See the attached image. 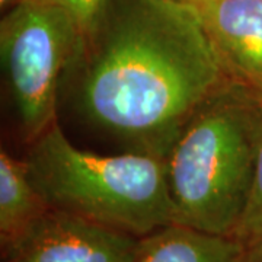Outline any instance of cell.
<instances>
[{
    "mask_svg": "<svg viewBox=\"0 0 262 262\" xmlns=\"http://www.w3.org/2000/svg\"><path fill=\"white\" fill-rule=\"evenodd\" d=\"M229 80L201 9L178 0H114L61 83L88 128L122 151L165 159Z\"/></svg>",
    "mask_w": 262,
    "mask_h": 262,
    "instance_id": "cell-1",
    "label": "cell"
},
{
    "mask_svg": "<svg viewBox=\"0 0 262 262\" xmlns=\"http://www.w3.org/2000/svg\"><path fill=\"white\" fill-rule=\"evenodd\" d=\"M262 98L226 82L187 122L165 158L175 225L233 237L251 195Z\"/></svg>",
    "mask_w": 262,
    "mask_h": 262,
    "instance_id": "cell-2",
    "label": "cell"
},
{
    "mask_svg": "<svg viewBox=\"0 0 262 262\" xmlns=\"http://www.w3.org/2000/svg\"><path fill=\"white\" fill-rule=\"evenodd\" d=\"M24 160L31 182L51 208L137 237L175 225L162 158L80 149L56 121L29 143Z\"/></svg>",
    "mask_w": 262,
    "mask_h": 262,
    "instance_id": "cell-3",
    "label": "cell"
},
{
    "mask_svg": "<svg viewBox=\"0 0 262 262\" xmlns=\"http://www.w3.org/2000/svg\"><path fill=\"white\" fill-rule=\"evenodd\" d=\"M84 35L54 0H19L0 22V61L20 136L34 141L57 121L63 76Z\"/></svg>",
    "mask_w": 262,
    "mask_h": 262,
    "instance_id": "cell-4",
    "label": "cell"
},
{
    "mask_svg": "<svg viewBox=\"0 0 262 262\" xmlns=\"http://www.w3.org/2000/svg\"><path fill=\"white\" fill-rule=\"evenodd\" d=\"M141 237L50 208L2 249V262H136Z\"/></svg>",
    "mask_w": 262,
    "mask_h": 262,
    "instance_id": "cell-5",
    "label": "cell"
},
{
    "mask_svg": "<svg viewBox=\"0 0 262 262\" xmlns=\"http://www.w3.org/2000/svg\"><path fill=\"white\" fill-rule=\"evenodd\" d=\"M201 12L227 76L262 98V0H215Z\"/></svg>",
    "mask_w": 262,
    "mask_h": 262,
    "instance_id": "cell-6",
    "label": "cell"
},
{
    "mask_svg": "<svg viewBox=\"0 0 262 262\" xmlns=\"http://www.w3.org/2000/svg\"><path fill=\"white\" fill-rule=\"evenodd\" d=\"M242 248L233 237L169 225L141 237L136 262H236Z\"/></svg>",
    "mask_w": 262,
    "mask_h": 262,
    "instance_id": "cell-7",
    "label": "cell"
},
{
    "mask_svg": "<svg viewBox=\"0 0 262 262\" xmlns=\"http://www.w3.org/2000/svg\"><path fill=\"white\" fill-rule=\"evenodd\" d=\"M51 207L31 182L24 159L0 151V248L18 241Z\"/></svg>",
    "mask_w": 262,
    "mask_h": 262,
    "instance_id": "cell-8",
    "label": "cell"
},
{
    "mask_svg": "<svg viewBox=\"0 0 262 262\" xmlns=\"http://www.w3.org/2000/svg\"><path fill=\"white\" fill-rule=\"evenodd\" d=\"M262 236V128L255 162L252 188L244 217L234 232L233 239L242 246L252 244Z\"/></svg>",
    "mask_w": 262,
    "mask_h": 262,
    "instance_id": "cell-9",
    "label": "cell"
},
{
    "mask_svg": "<svg viewBox=\"0 0 262 262\" xmlns=\"http://www.w3.org/2000/svg\"><path fill=\"white\" fill-rule=\"evenodd\" d=\"M76 20L84 37H89L102 22L114 0H54Z\"/></svg>",
    "mask_w": 262,
    "mask_h": 262,
    "instance_id": "cell-10",
    "label": "cell"
},
{
    "mask_svg": "<svg viewBox=\"0 0 262 262\" xmlns=\"http://www.w3.org/2000/svg\"><path fill=\"white\" fill-rule=\"evenodd\" d=\"M236 262H262V236L244 246Z\"/></svg>",
    "mask_w": 262,
    "mask_h": 262,
    "instance_id": "cell-11",
    "label": "cell"
},
{
    "mask_svg": "<svg viewBox=\"0 0 262 262\" xmlns=\"http://www.w3.org/2000/svg\"><path fill=\"white\" fill-rule=\"evenodd\" d=\"M178 2H182V3H187V5H191V6H195L198 9H203L208 5H211L215 0H178Z\"/></svg>",
    "mask_w": 262,
    "mask_h": 262,
    "instance_id": "cell-12",
    "label": "cell"
},
{
    "mask_svg": "<svg viewBox=\"0 0 262 262\" xmlns=\"http://www.w3.org/2000/svg\"><path fill=\"white\" fill-rule=\"evenodd\" d=\"M16 2H19V0H0V5H2V9H9L10 6H13Z\"/></svg>",
    "mask_w": 262,
    "mask_h": 262,
    "instance_id": "cell-13",
    "label": "cell"
}]
</instances>
